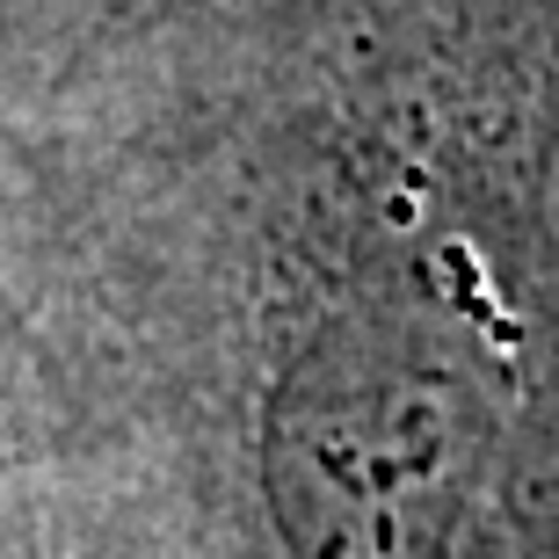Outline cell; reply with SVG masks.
Here are the masks:
<instances>
[{
	"label": "cell",
	"instance_id": "obj_1",
	"mask_svg": "<svg viewBox=\"0 0 559 559\" xmlns=\"http://www.w3.org/2000/svg\"><path fill=\"white\" fill-rule=\"evenodd\" d=\"M516 415V328L473 233H436L312 349L284 501L312 559H443Z\"/></svg>",
	"mask_w": 559,
	"mask_h": 559
}]
</instances>
